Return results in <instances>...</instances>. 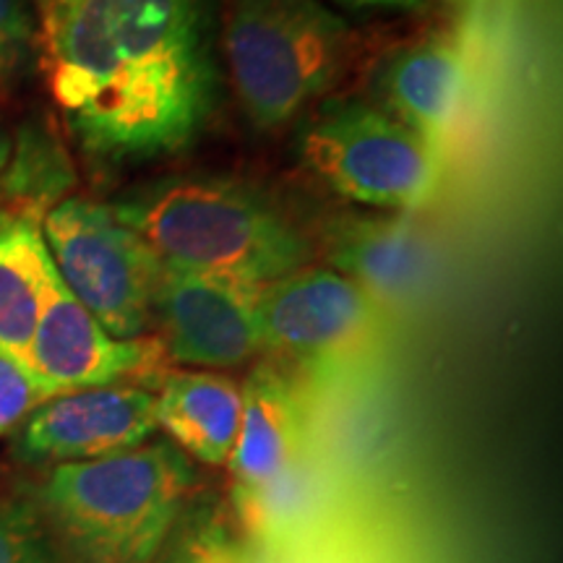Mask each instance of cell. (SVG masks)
<instances>
[{"instance_id":"6da1fadb","label":"cell","mask_w":563,"mask_h":563,"mask_svg":"<svg viewBox=\"0 0 563 563\" xmlns=\"http://www.w3.org/2000/svg\"><path fill=\"white\" fill-rule=\"evenodd\" d=\"M42 40L53 100L97 165L175 157L214 121L222 74L209 0H53Z\"/></svg>"},{"instance_id":"7a4b0ae2","label":"cell","mask_w":563,"mask_h":563,"mask_svg":"<svg viewBox=\"0 0 563 563\" xmlns=\"http://www.w3.org/2000/svg\"><path fill=\"white\" fill-rule=\"evenodd\" d=\"M165 266L266 287L306 269L308 238L245 183L220 175L165 178L110 203Z\"/></svg>"},{"instance_id":"3957f363","label":"cell","mask_w":563,"mask_h":563,"mask_svg":"<svg viewBox=\"0 0 563 563\" xmlns=\"http://www.w3.org/2000/svg\"><path fill=\"white\" fill-rule=\"evenodd\" d=\"M194 488V462L159 439L51 467L34 498L68 563H154Z\"/></svg>"},{"instance_id":"277c9868","label":"cell","mask_w":563,"mask_h":563,"mask_svg":"<svg viewBox=\"0 0 563 563\" xmlns=\"http://www.w3.org/2000/svg\"><path fill=\"white\" fill-rule=\"evenodd\" d=\"M222 51L253 129L279 131L342 79L352 30L321 0H228Z\"/></svg>"},{"instance_id":"5b68a950","label":"cell","mask_w":563,"mask_h":563,"mask_svg":"<svg viewBox=\"0 0 563 563\" xmlns=\"http://www.w3.org/2000/svg\"><path fill=\"white\" fill-rule=\"evenodd\" d=\"M302 165L342 199L373 209H415L441 178V150L378 104L334 100L298 133Z\"/></svg>"},{"instance_id":"8992f818","label":"cell","mask_w":563,"mask_h":563,"mask_svg":"<svg viewBox=\"0 0 563 563\" xmlns=\"http://www.w3.org/2000/svg\"><path fill=\"white\" fill-rule=\"evenodd\" d=\"M42 238L70 295L115 340L152 327L162 262L108 203L63 199L42 220Z\"/></svg>"},{"instance_id":"52a82bcc","label":"cell","mask_w":563,"mask_h":563,"mask_svg":"<svg viewBox=\"0 0 563 563\" xmlns=\"http://www.w3.org/2000/svg\"><path fill=\"white\" fill-rule=\"evenodd\" d=\"M262 287L162 264L152 321L167 361L188 368H235L262 352L256 298Z\"/></svg>"},{"instance_id":"ba28073f","label":"cell","mask_w":563,"mask_h":563,"mask_svg":"<svg viewBox=\"0 0 563 563\" xmlns=\"http://www.w3.org/2000/svg\"><path fill=\"white\" fill-rule=\"evenodd\" d=\"M262 350L298 361H334L363 347L376 332V298L332 269L287 274L258 290Z\"/></svg>"},{"instance_id":"9c48e42d","label":"cell","mask_w":563,"mask_h":563,"mask_svg":"<svg viewBox=\"0 0 563 563\" xmlns=\"http://www.w3.org/2000/svg\"><path fill=\"white\" fill-rule=\"evenodd\" d=\"M154 407V391L139 384L58 394L16 428L13 456L37 467H58L129 452L157 431Z\"/></svg>"},{"instance_id":"30bf717a","label":"cell","mask_w":563,"mask_h":563,"mask_svg":"<svg viewBox=\"0 0 563 563\" xmlns=\"http://www.w3.org/2000/svg\"><path fill=\"white\" fill-rule=\"evenodd\" d=\"M165 361L157 340H115L104 332L55 272L26 355V365L42 384L55 394L131 384V378L159 371Z\"/></svg>"},{"instance_id":"8fae6325","label":"cell","mask_w":563,"mask_h":563,"mask_svg":"<svg viewBox=\"0 0 563 563\" xmlns=\"http://www.w3.org/2000/svg\"><path fill=\"white\" fill-rule=\"evenodd\" d=\"M336 272L376 300H407L433 279L435 251L418 224L389 214H347L327 232Z\"/></svg>"},{"instance_id":"7c38bea8","label":"cell","mask_w":563,"mask_h":563,"mask_svg":"<svg viewBox=\"0 0 563 563\" xmlns=\"http://www.w3.org/2000/svg\"><path fill=\"white\" fill-rule=\"evenodd\" d=\"M467 87V58L449 40L407 45L391 53L376 76L378 108L439 150L460 123Z\"/></svg>"},{"instance_id":"4fadbf2b","label":"cell","mask_w":563,"mask_h":563,"mask_svg":"<svg viewBox=\"0 0 563 563\" xmlns=\"http://www.w3.org/2000/svg\"><path fill=\"white\" fill-rule=\"evenodd\" d=\"M157 428L191 462L228 467L241 428L243 386L220 371H173L154 394Z\"/></svg>"},{"instance_id":"5bb4252c","label":"cell","mask_w":563,"mask_h":563,"mask_svg":"<svg viewBox=\"0 0 563 563\" xmlns=\"http://www.w3.org/2000/svg\"><path fill=\"white\" fill-rule=\"evenodd\" d=\"M241 386V428L228 460L232 490L262 488L292 470L302 435L298 394L277 368L256 365Z\"/></svg>"},{"instance_id":"9a60e30c","label":"cell","mask_w":563,"mask_h":563,"mask_svg":"<svg viewBox=\"0 0 563 563\" xmlns=\"http://www.w3.org/2000/svg\"><path fill=\"white\" fill-rule=\"evenodd\" d=\"M53 277L42 222L0 209V350L24 365Z\"/></svg>"},{"instance_id":"2e32d148","label":"cell","mask_w":563,"mask_h":563,"mask_svg":"<svg viewBox=\"0 0 563 563\" xmlns=\"http://www.w3.org/2000/svg\"><path fill=\"white\" fill-rule=\"evenodd\" d=\"M74 186V167L68 152L45 125L30 123L19 131L16 146L3 173V201L11 214L42 222L55 203L66 199Z\"/></svg>"},{"instance_id":"e0dca14e","label":"cell","mask_w":563,"mask_h":563,"mask_svg":"<svg viewBox=\"0 0 563 563\" xmlns=\"http://www.w3.org/2000/svg\"><path fill=\"white\" fill-rule=\"evenodd\" d=\"M0 563H68L34 496H0Z\"/></svg>"},{"instance_id":"ac0fdd59","label":"cell","mask_w":563,"mask_h":563,"mask_svg":"<svg viewBox=\"0 0 563 563\" xmlns=\"http://www.w3.org/2000/svg\"><path fill=\"white\" fill-rule=\"evenodd\" d=\"M232 501L245 530L256 538H277L300 509L302 481L292 467L262 488L232 490Z\"/></svg>"},{"instance_id":"d6986e66","label":"cell","mask_w":563,"mask_h":563,"mask_svg":"<svg viewBox=\"0 0 563 563\" xmlns=\"http://www.w3.org/2000/svg\"><path fill=\"white\" fill-rule=\"evenodd\" d=\"M165 563H256L222 522L196 525L175 543Z\"/></svg>"},{"instance_id":"ffe728a7","label":"cell","mask_w":563,"mask_h":563,"mask_svg":"<svg viewBox=\"0 0 563 563\" xmlns=\"http://www.w3.org/2000/svg\"><path fill=\"white\" fill-rule=\"evenodd\" d=\"M34 40L26 0H0V76L24 66Z\"/></svg>"},{"instance_id":"44dd1931","label":"cell","mask_w":563,"mask_h":563,"mask_svg":"<svg viewBox=\"0 0 563 563\" xmlns=\"http://www.w3.org/2000/svg\"><path fill=\"white\" fill-rule=\"evenodd\" d=\"M454 9L456 21L462 24V30L483 34L490 30V24L501 16L509 0H449Z\"/></svg>"},{"instance_id":"7402d4cb","label":"cell","mask_w":563,"mask_h":563,"mask_svg":"<svg viewBox=\"0 0 563 563\" xmlns=\"http://www.w3.org/2000/svg\"><path fill=\"white\" fill-rule=\"evenodd\" d=\"M344 3L363 5V9H410V5H418L420 0H344Z\"/></svg>"},{"instance_id":"603a6c76","label":"cell","mask_w":563,"mask_h":563,"mask_svg":"<svg viewBox=\"0 0 563 563\" xmlns=\"http://www.w3.org/2000/svg\"><path fill=\"white\" fill-rule=\"evenodd\" d=\"M9 157H11V139L9 133L0 129V203H3V173H5V165H9Z\"/></svg>"},{"instance_id":"cb8c5ba5","label":"cell","mask_w":563,"mask_h":563,"mask_svg":"<svg viewBox=\"0 0 563 563\" xmlns=\"http://www.w3.org/2000/svg\"><path fill=\"white\" fill-rule=\"evenodd\" d=\"M53 3V0H37V9H40V16H42V13H45L47 11V5H51Z\"/></svg>"}]
</instances>
